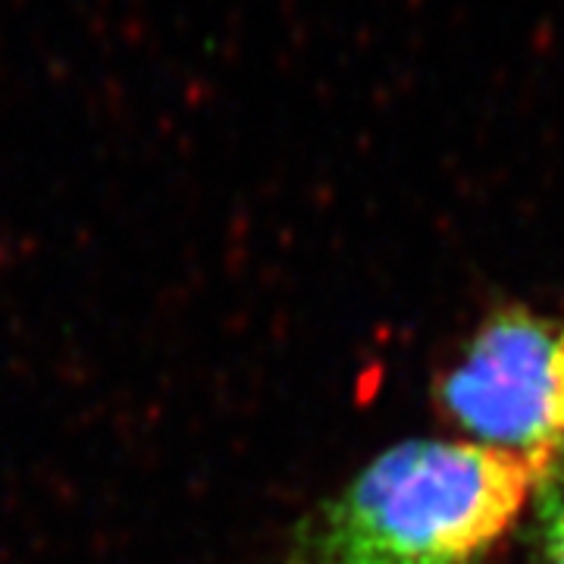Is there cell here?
Masks as SVG:
<instances>
[{
    "instance_id": "obj_1",
    "label": "cell",
    "mask_w": 564,
    "mask_h": 564,
    "mask_svg": "<svg viewBox=\"0 0 564 564\" xmlns=\"http://www.w3.org/2000/svg\"><path fill=\"white\" fill-rule=\"evenodd\" d=\"M543 474L474 443L392 445L295 530L292 564H480Z\"/></svg>"
},
{
    "instance_id": "obj_2",
    "label": "cell",
    "mask_w": 564,
    "mask_h": 564,
    "mask_svg": "<svg viewBox=\"0 0 564 564\" xmlns=\"http://www.w3.org/2000/svg\"><path fill=\"white\" fill-rule=\"evenodd\" d=\"M440 408L464 443L545 474L564 455V321L527 307L489 317L440 380Z\"/></svg>"
},
{
    "instance_id": "obj_3",
    "label": "cell",
    "mask_w": 564,
    "mask_h": 564,
    "mask_svg": "<svg viewBox=\"0 0 564 564\" xmlns=\"http://www.w3.org/2000/svg\"><path fill=\"white\" fill-rule=\"evenodd\" d=\"M540 564H564V467L552 464L533 489Z\"/></svg>"
},
{
    "instance_id": "obj_4",
    "label": "cell",
    "mask_w": 564,
    "mask_h": 564,
    "mask_svg": "<svg viewBox=\"0 0 564 564\" xmlns=\"http://www.w3.org/2000/svg\"><path fill=\"white\" fill-rule=\"evenodd\" d=\"M555 464H562V467H564V455H562V458H558V462H555Z\"/></svg>"
}]
</instances>
